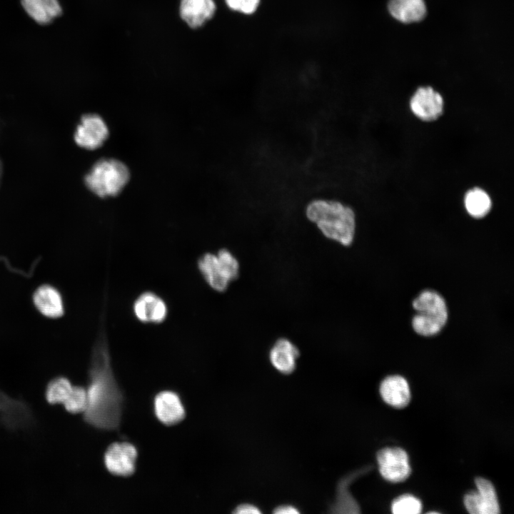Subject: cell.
<instances>
[{"mask_svg":"<svg viewBox=\"0 0 514 514\" xmlns=\"http://www.w3.org/2000/svg\"><path fill=\"white\" fill-rule=\"evenodd\" d=\"M216 7L213 0H181V18L191 28L196 29L211 19Z\"/></svg>","mask_w":514,"mask_h":514,"instance_id":"15","label":"cell"},{"mask_svg":"<svg viewBox=\"0 0 514 514\" xmlns=\"http://www.w3.org/2000/svg\"><path fill=\"white\" fill-rule=\"evenodd\" d=\"M377 460L380 473L390 482L404 481L410 474L408 454L400 448L381 449L377 453Z\"/></svg>","mask_w":514,"mask_h":514,"instance_id":"7","label":"cell"},{"mask_svg":"<svg viewBox=\"0 0 514 514\" xmlns=\"http://www.w3.org/2000/svg\"><path fill=\"white\" fill-rule=\"evenodd\" d=\"M137 450L126 442L114 443L106 449L104 454V464L112 474L119 476L131 475L136 469Z\"/></svg>","mask_w":514,"mask_h":514,"instance_id":"11","label":"cell"},{"mask_svg":"<svg viewBox=\"0 0 514 514\" xmlns=\"http://www.w3.org/2000/svg\"><path fill=\"white\" fill-rule=\"evenodd\" d=\"M415 314L412 318L414 331L422 336L438 334L445 326L448 317L443 297L432 290L423 291L413 301Z\"/></svg>","mask_w":514,"mask_h":514,"instance_id":"3","label":"cell"},{"mask_svg":"<svg viewBox=\"0 0 514 514\" xmlns=\"http://www.w3.org/2000/svg\"><path fill=\"white\" fill-rule=\"evenodd\" d=\"M130 177L127 166L121 161L104 158L97 161L85 177L89 189L101 198L118 195Z\"/></svg>","mask_w":514,"mask_h":514,"instance_id":"4","label":"cell"},{"mask_svg":"<svg viewBox=\"0 0 514 514\" xmlns=\"http://www.w3.org/2000/svg\"><path fill=\"white\" fill-rule=\"evenodd\" d=\"M299 355V350L294 343L287 338H281L271 348L269 361L279 373L288 375L295 371Z\"/></svg>","mask_w":514,"mask_h":514,"instance_id":"14","label":"cell"},{"mask_svg":"<svg viewBox=\"0 0 514 514\" xmlns=\"http://www.w3.org/2000/svg\"><path fill=\"white\" fill-rule=\"evenodd\" d=\"M236 514H260L261 510L256 505L244 503L239 504L233 510Z\"/></svg>","mask_w":514,"mask_h":514,"instance_id":"25","label":"cell"},{"mask_svg":"<svg viewBox=\"0 0 514 514\" xmlns=\"http://www.w3.org/2000/svg\"><path fill=\"white\" fill-rule=\"evenodd\" d=\"M306 215L327 238L346 246L353 243L356 221L351 207L336 200L315 199L306 206Z\"/></svg>","mask_w":514,"mask_h":514,"instance_id":"2","label":"cell"},{"mask_svg":"<svg viewBox=\"0 0 514 514\" xmlns=\"http://www.w3.org/2000/svg\"><path fill=\"white\" fill-rule=\"evenodd\" d=\"M0 420L4 426L16 430L29 428L34 423L33 412L22 400L11 398L0 390Z\"/></svg>","mask_w":514,"mask_h":514,"instance_id":"8","label":"cell"},{"mask_svg":"<svg viewBox=\"0 0 514 514\" xmlns=\"http://www.w3.org/2000/svg\"><path fill=\"white\" fill-rule=\"evenodd\" d=\"M260 0H243L239 11L245 14H251L256 11Z\"/></svg>","mask_w":514,"mask_h":514,"instance_id":"26","label":"cell"},{"mask_svg":"<svg viewBox=\"0 0 514 514\" xmlns=\"http://www.w3.org/2000/svg\"><path fill=\"white\" fill-rule=\"evenodd\" d=\"M351 478V475L347 476L338 483L335 501L330 507L331 513H359V507L348 490Z\"/></svg>","mask_w":514,"mask_h":514,"instance_id":"21","label":"cell"},{"mask_svg":"<svg viewBox=\"0 0 514 514\" xmlns=\"http://www.w3.org/2000/svg\"><path fill=\"white\" fill-rule=\"evenodd\" d=\"M109 136V128L97 114L84 116L74 132L75 142L81 148L93 150L99 148Z\"/></svg>","mask_w":514,"mask_h":514,"instance_id":"10","label":"cell"},{"mask_svg":"<svg viewBox=\"0 0 514 514\" xmlns=\"http://www.w3.org/2000/svg\"><path fill=\"white\" fill-rule=\"evenodd\" d=\"M442 95L431 86H420L411 96L409 109L418 120L432 122L439 119L444 111Z\"/></svg>","mask_w":514,"mask_h":514,"instance_id":"6","label":"cell"},{"mask_svg":"<svg viewBox=\"0 0 514 514\" xmlns=\"http://www.w3.org/2000/svg\"><path fill=\"white\" fill-rule=\"evenodd\" d=\"M33 299L35 306L44 316L56 318L63 314L61 296L53 286L43 285L39 287L34 292Z\"/></svg>","mask_w":514,"mask_h":514,"instance_id":"18","label":"cell"},{"mask_svg":"<svg viewBox=\"0 0 514 514\" xmlns=\"http://www.w3.org/2000/svg\"><path fill=\"white\" fill-rule=\"evenodd\" d=\"M154 411L157 418L166 425L177 424L185 417V410L179 396L168 390L156 395Z\"/></svg>","mask_w":514,"mask_h":514,"instance_id":"13","label":"cell"},{"mask_svg":"<svg viewBox=\"0 0 514 514\" xmlns=\"http://www.w3.org/2000/svg\"><path fill=\"white\" fill-rule=\"evenodd\" d=\"M394 514H418L422 510L419 499L410 494H404L395 498L391 505Z\"/></svg>","mask_w":514,"mask_h":514,"instance_id":"24","label":"cell"},{"mask_svg":"<svg viewBox=\"0 0 514 514\" xmlns=\"http://www.w3.org/2000/svg\"><path fill=\"white\" fill-rule=\"evenodd\" d=\"M73 386L70 381L64 376L51 379L46 386L45 397L51 405L62 404L70 393Z\"/></svg>","mask_w":514,"mask_h":514,"instance_id":"22","label":"cell"},{"mask_svg":"<svg viewBox=\"0 0 514 514\" xmlns=\"http://www.w3.org/2000/svg\"><path fill=\"white\" fill-rule=\"evenodd\" d=\"M87 393L83 386H73L66 399L62 403L66 411L71 413H84L87 407Z\"/></svg>","mask_w":514,"mask_h":514,"instance_id":"23","label":"cell"},{"mask_svg":"<svg viewBox=\"0 0 514 514\" xmlns=\"http://www.w3.org/2000/svg\"><path fill=\"white\" fill-rule=\"evenodd\" d=\"M198 268L207 284L218 292L225 291L236 280L240 271L238 261L233 254L222 248L216 254L206 253L198 260Z\"/></svg>","mask_w":514,"mask_h":514,"instance_id":"5","label":"cell"},{"mask_svg":"<svg viewBox=\"0 0 514 514\" xmlns=\"http://www.w3.org/2000/svg\"><path fill=\"white\" fill-rule=\"evenodd\" d=\"M242 1L243 0H225V2L231 10L239 11Z\"/></svg>","mask_w":514,"mask_h":514,"instance_id":"28","label":"cell"},{"mask_svg":"<svg viewBox=\"0 0 514 514\" xmlns=\"http://www.w3.org/2000/svg\"><path fill=\"white\" fill-rule=\"evenodd\" d=\"M380 393L383 400L393 407H405L410 400L407 381L400 376H389L380 385Z\"/></svg>","mask_w":514,"mask_h":514,"instance_id":"16","label":"cell"},{"mask_svg":"<svg viewBox=\"0 0 514 514\" xmlns=\"http://www.w3.org/2000/svg\"><path fill=\"white\" fill-rule=\"evenodd\" d=\"M86 389L87 407L84 421L103 430L119 429L124 407V395L114 375L104 332L94 349Z\"/></svg>","mask_w":514,"mask_h":514,"instance_id":"1","label":"cell"},{"mask_svg":"<svg viewBox=\"0 0 514 514\" xmlns=\"http://www.w3.org/2000/svg\"><path fill=\"white\" fill-rule=\"evenodd\" d=\"M388 9L395 19L404 24L420 21L427 12L424 0H390Z\"/></svg>","mask_w":514,"mask_h":514,"instance_id":"17","label":"cell"},{"mask_svg":"<svg viewBox=\"0 0 514 514\" xmlns=\"http://www.w3.org/2000/svg\"><path fill=\"white\" fill-rule=\"evenodd\" d=\"M26 12L37 23L47 24L61 14L58 0H21Z\"/></svg>","mask_w":514,"mask_h":514,"instance_id":"19","label":"cell"},{"mask_svg":"<svg viewBox=\"0 0 514 514\" xmlns=\"http://www.w3.org/2000/svg\"><path fill=\"white\" fill-rule=\"evenodd\" d=\"M273 513L275 514H298L300 511L293 505L283 504L276 507Z\"/></svg>","mask_w":514,"mask_h":514,"instance_id":"27","label":"cell"},{"mask_svg":"<svg viewBox=\"0 0 514 514\" xmlns=\"http://www.w3.org/2000/svg\"><path fill=\"white\" fill-rule=\"evenodd\" d=\"M132 309L136 319L144 323H161L168 314L165 301L151 291L141 293L133 301Z\"/></svg>","mask_w":514,"mask_h":514,"instance_id":"12","label":"cell"},{"mask_svg":"<svg viewBox=\"0 0 514 514\" xmlns=\"http://www.w3.org/2000/svg\"><path fill=\"white\" fill-rule=\"evenodd\" d=\"M467 213L474 218H483L491 211L493 202L490 194L480 187L468 189L463 196Z\"/></svg>","mask_w":514,"mask_h":514,"instance_id":"20","label":"cell"},{"mask_svg":"<svg viewBox=\"0 0 514 514\" xmlns=\"http://www.w3.org/2000/svg\"><path fill=\"white\" fill-rule=\"evenodd\" d=\"M475 482L477 490H470L464 496L466 510L471 514L500 513V506L493 483L482 477H477Z\"/></svg>","mask_w":514,"mask_h":514,"instance_id":"9","label":"cell"}]
</instances>
